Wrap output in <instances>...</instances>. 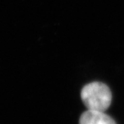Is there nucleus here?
Returning <instances> with one entry per match:
<instances>
[{"label": "nucleus", "mask_w": 124, "mask_h": 124, "mask_svg": "<svg viewBox=\"0 0 124 124\" xmlns=\"http://www.w3.org/2000/svg\"><path fill=\"white\" fill-rule=\"evenodd\" d=\"M79 124H116V123L104 111L87 109L81 115Z\"/></svg>", "instance_id": "nucleus-2"}, {"label": "nucleus", "mask_w": 124, "mask_h": 124, "mask_svg": "<svg viewBox=\"0 0 124 124\" xmlns=\"http://www.w3.org/2000/svg\"><path fill=\"white\" fill-rule=\"evenodd\" d=\"M81 98L88 110L105 111L111 105L112 96L107 85L94 82L86 85L82 88Z\"/></svg>", "instance_id": "nucleus-1"}]
</instances>
